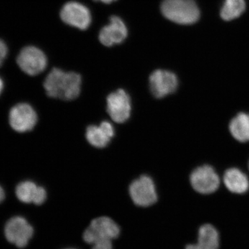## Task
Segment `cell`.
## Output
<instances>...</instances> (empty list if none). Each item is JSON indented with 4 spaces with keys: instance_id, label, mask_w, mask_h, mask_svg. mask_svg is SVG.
Segmentation results:
<instances>
[{
    "instance_id": "6da1fadb",
    "label": "cell",
    "mask_w": 249,
    "mask_h": 249,
    "mask_svg": "<svg viewBox=\"0 0 249 249\" xmlns=\"http://www.w3.org/2000/svg\"><path fill=\"white\" fill-rule=\"evenodd\" d=\"M81 85V76L78 73L53 68L46 77L43 85L49 97L72 101L79 96Z\"/></svg>"
},
{
    "instance_id": "7a4b0ae2",
    "label": "cell",
    "mask_w": 249,
    "mask_h": 249,
    "mask_svg": "<svg viewBox=\"0 0 249 249\" xmlns=\"http://www.w3.org/2000/svg\"><path fill=\"white\" fill-rule=\"evenodd\" d=\"M160 9L165 18L183 25L194 24L200 16L194 0H163Z\"/></svg>"
},
{
    "instance_id": "3957f363",
    "label": "cell",
    "mask_w": 249,
    "mask_h": 249,
    "mask_svg": "<svg viewBox=\"0 0 249 249\" xmlns=\"http://www.w3.org/2000/svg\"><path fill=\"white\" fill-rule=\"evenodd\" d=\"M120 235V228L111 218L100 217L93 219L83 234L85 242L92 245L101 240H112Z\"/></svg>"
},
{
    "instance_id": "277c9868",
    "label": "cell",
    "mask_w": 249,
    "mask_h": 249,
    "mask_svg": "<svg viewBox=\"0 0 249 249\" xmlns=\"http://www.w3.org/2000/svg\"><path fill=\"white\" fill-rule=\"evenodd\" d=\"M129 193L134 204L141 207H148L158 199L153 179L143 175L129 185Z\"/></svg>"
},
{
    "instance_id": "5b68a950",
    "label": "cell",
    "mask_w": 249,
    "mask_h": 249,
    "mask_svg": "<svg viewBox=\"0 0 249 249\" xmlns=\"http://www.w3.org/2000/svg\"><path fill=\"white\" fill-rule=\"evenodd\" d=\"M34 232V228L27 219L19 216L11 218L4 228L6 240L20 249L27 247Z\"/></svg>"
},
{
    "instance_id": "8992f818",
    "label": "cell",
    "mask_w": 249,
    "mask_h": 249,
    "mask_svg": "<svg viewBox=\"0 0 249 249\" xmlns=\"http://www.w3.org/2000/svg\"><path fill=\"white\" fill-rule=\"evenodd\" d=\"M17 63L24 73L29 76H37L45 71L47 66V58L40 49L28 46L19 52Z\"/></svg>"
},
{
    "instance_id": "52a82bcc",
    "label": "cell",
    "mask_w": 249,
    "mask_h": 249,
    "mask_svg": "<svg viewBox=\"0 0 249 249\" xmlns=\"http://www.w3.org/2000/svg\"><path fill=\"white\" fill-rule=\"evenodd\" d=\"M107 112L111 119L117 124H124L131 116L132 102L128 93L119 89L108 95Z\"/></svg>"
},
{
    "instance_id": "ba28073f",
    "label": "cell",
    "mask_w": 249,
    "mask_h": 249,
    "mask_svg": "<svg viewBox=\"0 0 249 249\" xmlns=\"http://www.w3.org/2000/svg\"><path fill=\"white\" fill-rule=\"evenodd\" d=\"M37 123V113L28 103H19L10 111L9 124L16 132H29L35 127Z\"/></svg>"
},
{
    "instance_id": "9c48e42d",
    "label": "cell",
    "mask_w": 249,
    "mask_h": 249,
    "mask_svg": "<svg viewBox=\"0 0 249 249\" xmlns=\"http://www.w3.org/2000/svg\"><path fill=\"white\" fill-rule=\"evenodd\" d=\"M191 183L195 191L200 194L213 193L219 188L220 179L213 168L205 165L198 167L191 175Z\"/></svg>"
},
{
    "instance_id": "30bf717a",
    "label": "cell",
    "mask_w": 249,
    "mask_h": 249,
    "mask_svg": "<svg viewBox=\"0 0 249 249\" xmlns=\"http://www.w3.org/2000/svg\"><path fill=\"white\" fill-rule=\"evenodd\" d=\"M149 85L154 97L163 98L176 91L178 88V78L173 72L157 70L150 75Z\"/></svg>"
},
{
    "instance_id": "8fae6325",
    "label": "cell",
    "mask_w": 249,
    "mask_h": 249,
    "mask_svg": "<svg viewBox=\"0 0 249 249\" xmlns=\"http://www.w3.org/2000/svg\"><path fill=\"white\" fill-rule=\"evenodd\" d=\"M60 18L68 25L81 30L89 28L91 22L89 9L77 1H70L64 5L60 11Z\"/></svg>"
},
{
    "instance_id": "7c38bea8",
    "label": "cell",
    "mask_w": 249,
    "mask_h": 249,
    "mask_svg": "<svg viewBox=\"0 0 249 249\" xmlns=\"http://www.w3.org/2000/svg\"><path fill=\"white\" fill-rule=\"evenodd\" d=\"M127 36V29L124 21L118 16H111L107 25L101 29L99 40L106 47L122 43Z\"/></svg>"
},
{
    "instance_id": "4fadbf2b",
    "label": "cell",
    "mask_w": 249,
    "mask_h": 249,
    "mask_svg": "<svg viewBox=\"0 0 249 249\" xmlns=\"http://www.w3.org/2000/svg\"><path fill=\"white\" fill-rule=\"evenodd\" d=\"M115 135L114 126L108 121H103L99 125L88 126L85 132L87 141L93 147L104 148L110 142Z\"/></svg>"
},
{
    "instance_id": "5bb4252c",
    "label": "cell",
    "mask_w": 249,
    "mask_h": 249,
    "mask_svg": "<svg viewBox=\"0 0 249 249\" xmlns=\"http://www.w3.org/2000/svg\"><path fill=\"white\" fill-rule=\"evenodd\" d=\"M16 196L24 204L42 205L47 199V191L31 181H22L16 187Z\"/></svg>"
},
{
    "instance_id": "9a60e30c",
    "label": "cell",
    "mask_w": 249,
    "mask_h": 249,
    "mask_svg": "<svg viewBox=\"0 0 249 249\" xmlns=\"http://www.w3.org/2000/svg\"><path fill=\"white\" fill-rule=\"evenodd\" d=\"M224 185L229 191L235 194H244L249 189V180L246 174L237 168L227 170L224 175Z\"/></svg>"
},
{
    "instance_id": "2e32d148",
    "label": "cell",
    "mask_w": 249,
    "mask_h": 249,
    "mask_svg": "<svg viewBox=\"0 0 249 249\" xmlns=\"http://www.w3.org/2000/svg\"><path fill=\"white\" fill-rule=\"evenodd\" d=\"M229 130L234 139L238 142H249V114L239 113L231 121Z\"/></svg>"
},
{
    "instance_id": "e0dca14e",
    "label": "cell",
    "mask_w": 249,
    "mask_h": 249,
    "mask_svg": "<svg viewBox=\"0 0 249 249\" xmlns=\"http://www.w3.org/2000/svg\"><path fill=\"white\" fill-rule=\"evenodd\" d=\"M196 245L201 249H219V235L217 229L211 224L201 226L198 232Z\"/></svg>"
},
{
    "instance_id": "ac0fdd59",
    "label": "cell",
    "mask_w": 249,
    "mask_h": 249,
    "mask_svg": "<svg viewBox=\"0 0 249 249\" xmlns=\"http://www.w3.org/2000/svg\"><path fill=\"white\" fill-rule=\"evenodd\" d=\"M246 8L245 0H224L221 10V17L226 21H230L240 17Z\"/></svg>"
},
{
    "instance_id": "d6986e66",
    "label": "cell",
    "mask_w": 249,
    "mask_h": 249,
    "mask_svg": "<svg viewBox=\"0 0 249 249\" xmlns=\"http://www.w3.org/2000/svg\"><path fill=\"white\" fill-rule=\"evenodd\" d=\"M8 47L4 41L0 39V67L4 63L8 55Z\"/></svg>"
},
{
    "instance_id": "ffe728a7",
    "label": "cell",
    "mask_w": 249,
    "mask_h": 249,
    "mask_svg": "<svg viewBox=\"0 0 249 249\" xmlns=\"http://www.w3.org/2000/svg\"><path fill=\"white\" fill-rule=\"evenodd\" d=\"M92 249H112L111 240H101L92 245Z\"/></svg>"
},
{
    "instance_id": "44dd1931",
    "label": "cell",
    "mask_w": 249,
    "mask_h": 249,
    "mask_svg": "<svg viewBox=\"0 0 249 249\" xmlns=\"http://www.w3.org/2000/svg\"><path fill=\"white\" fill-rule=\"evenodd\" d=\"M5 198V193L2 187L0 186V204L4 201Z\"/></svg>"
},
{
    "instance_id": "7402d4cb",
    "label": "cell",
    "mask_w": 249,
    "mask_h": 249,
    "mask_svg": "<svg viewBox=\"0 0 249 249\" xmlns=\"http://www.w3.org/2000/svg\"><path fill=\"white\" fill-rule=\"evenodd\" d=\"M93 1H100V2L104 3V4H111L116 0H93Z\"/></svg>"
},
{
    "instance_id": "603a6c76",
    "label": "cell",
    "mask_w": 249,
    "mask_h": 249,
    "mask_svg": "<svg viewBox=\"0 0 249 249\" xmlns=\"http://www.w3.org/2000/svg\"><path fill=\"white\" fill-rule=\"evenodd\" d=\"M186 249H201L197 245H189L187 246Z\"/></svg>"
},
{
    "instance_id": "cb8c5ba5",
    "label": "cell",
    "mask_w": 249,
    "mask_h": 249,
    "mask_svg": "<svg viewBox=\"0 0 249 249\" xmlns=\"http://www.w3.org/2000/svg\"><path fill=\"white\" fill-rule=\"evenodd\" d=\"M3 89H4V82H3L2 79L0 77V94H1Z\"/></svg>"
},
{
    "instance_id": "d4e9b609",
    "label": "cell",
    "mask_w": 249,
    "mask_h": 249,
    "mask_svg": "<svg viewBox=\"0 0 249 249\" xmlns=\"http://www.w3.org/2000/svg\"></svg>"
},
{
    "instance_id": "484cf974",
    "label": "cell",
    "mask_w": 249,
    "mask_h": 249,
    "mask_svg": "<svg viewBox=\"0 0 249 249\" xmlns=\"http://www.w3.org/2000/svg\"></svg>"
}]
</instances>
